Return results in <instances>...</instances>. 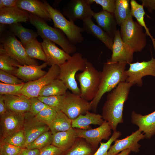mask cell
Here are the masks:
<instances>
[{"mask_svg":"<svg viewBox=\"0 0 155 155\" xmlns=\"http://www.w3.org/2000/svg\"><path fill=\"white\" fill-rule=\"evenodd\" d=\"M0 49H1L20 65H38L36 60L27 55L25 48L15 35L9 30L4 31L1 28Z\"/></svg>","mask_w":155,"mask_h":155,"instance_id":"obj_5","label":"cell"},{"mask_svg":"<svg viewBox=\"0 0 155 155\" xmlns=\"http://www.w3.org/2000/svg\"><path fill=\"white\" fill-rule=\"evenodd\" d=\"M42 2L50 14L55 28L61 30L72 43L75 45L81 43L84 40L82 28L67 20L59 10L54 8L46 1Z\"/></svg>","mask_w":155,"mask_h":155,"instance_id":"obj_8","label":"cell"},{"mask_svg":"<svg viewBox=\"0 0 155 155\" xmlns=\"http://www.w3.org/2000/svg\"><path fill=\"white\" fill-rule=\"evenodd\" d=\"M16 6L43 20L51 21L50 14L44 3L37 0H18Z\"/></svg>","mask_w":155,"mask_h":155,"instance_id":"obj_20","label":"cell"},{"mask_svg":"<svg viewBox=\"0 0 155 155\" xmlns=\"http://www.w3.org/2000/svg\"><path fill=\"white\" fill-rule=\"evenodd\" d=\"M77 137L74 128H72L53 133L52 144L65 152L71 148Z\"/></svg>","mask_w":155,"mask_h":155,"instance_id":"obj_26","label":"cell"},{"mask_svg":"<svg viewBox=\"0 0 155 155\" xmlns=\"http://www.w3.org/2000/svg\"><path fill=\"white\" fill-rule=\"evenodd\" d=\"M74 128L77 137L84 139L96 150L102 140L108 141L109 139L112 130L109 123L105 120L102 125L94 129Z\"/></svg>","mask_w":155,"mask_h":155,"instance_id":"obj_13","label":"cell"},{"mask_svg":"<svg viewBox=\"0 0 155 155\" xmlns=\"http://www.w3.org/2000/svg\"><path fill=\"white\" fill-rule=\"evenodd\" d=\"M95 150L84 138L78 137L71 147L62 155H93Z\"/></svg>","mask_w":155,"mask_h":155,"instance_id":"obj_29","label":"cell"},{"mask_svg":"<svg viewBox=\"0 0 155 155\" xmlns=\"http://www.w3.org/2000/svg\"><path fill=\"white\" fill-rule=\"evenodd\" d=\"M0 141L8 143L16 146L24 148L26 139L22 129L7 136L1 137Z\"/></svg>","mask_w":155,"mask_h":155,"instance_id":"obj_37","label":"cell"},{"mask_svg":"<svg viewBox=\"0 0 155 155\" xmlns=\"http://www.w3.org/2000/svg\"><path fill=\"white\" fill-rule=\"evenodd\" d=\"M63 152L61 149L51 144L40 150L39 155H62Z\"/></svg>","mask_w":155,"mask_h":155,"instance_id":"obj_46","label":"cell"},{"mask_svg":"<svg viewBox=\"0 0 155 155\" xmlns=\"http://www.w3.org/2000/svg\"><path fill=\"white\" fill-rule=\"evenodd\" d=\"M112 54L110 59L111 63H132L134 52L132 49L122 40L120 30H117L115 35L111 50Z\"/></svg>","mask_w":155,"mask_h":155,"instance_id":"obj_14","label":"cell"},{"mask_svg":"<svg viewBox=\"0 0 155 155\" xmlns=\"http://www.w3.org/2000/svg\"><path fill=\"white\" fill-rule=\"evenodd\" d=\"M140 1L142 5L147 9L150 13L153 11L155 12V0H142Z\"/></svg>","mask_w":155,"mask_h":155,"instance_id":"obj_47","label":"cell"},{"mask_svg":"<svg viewBox=\"0 0 155 155\" xmlns=\"http://www.w3.org/2000/svg\"><path fill=\"white\" fill-rule=\"evenodd\" d=\"M131 123L137 126L138 130L143 132L146 139L155 135V111L143 115L133 111L131 114Z\"/></svg>","mask_w":155,"mask_h":155,"instance_id":"obj_19","label":"cell"},{"mask_svg":"<svg viewBox=\"0 0 155 155\" xmlns=\"http://www.w3.org/2000/svg\"><path fill=\"white\" fill-rule=\"evenodd\" d=\"M65 94L48 96H38L37 98L57 112L61 111V108Z\"/></svg>","mask_w":155,"mask_h":155,"instance_id":"obj_38","label":"cell"},{"mask_svg":"<svg viewBox=\"0 0 155 155\" xmlns=\"http://www.w3.org/2000/svg\"><path fill=\"white\" fill-rule=\"evenodd\" d=\"M25 114L18 113L7 110L4 114L0 116L1 137L7 136L23 129Z\"/></svg>","mask_w":155,"mask_h":155,"instance_id":"obj_16","label":"cell"},{"mask_svg":"<svg viewBox=\"0 0 155 155\" xmlns=\"http://www.w3.org/2000/svg\"><path fill=\"white\" fill-rule=\"evenodd\" d=\"M93 17L98 25L113 39L117 30V24L114 13L102 10L94 12Z\"/></svg>","mask_w":155,"mask_h":155,"instance_id":"obj_25","label":"cell"},{"mask_svg":"<svg viewBox=\"0 0 155 155\" xmlns=\"http://www.w3.org/2000/svg\"><path fill=\"white\" fill-rule=\"evenodd\" d=\"M120 34L123 41L129 45L134 52H140L147 43L146 34L142 27L131 16L121 25Z\"/></svg>","mask_w":155,"mask_h":155,"instance_id":"obj_6","label":"cell"},{"mask_svg":"<svg viewBox=\"0 0 155 155\" xmlns=\"http://www.w3.org/2000/svg\"><path fill=\"white\" fill-rule=\"evenodd\" d=\"M26 139L24 148L44 133L50 131L49 126L38 121L29 112L25 114L23 129Z\"/></svg>","mask_w":155,"mask_h":155,"instance_id":"obj_17","label":"cell"},{"mask_svg":"<svg viewBox=\"0 0 155 155\" xmlns=\"http://www.w3.org/2000/svg\"><path fill=\"white\" fill-rule=\"evenodd\" d=\"M130 4L132 16L134 17L138 23L145 29L146 34L151 40L155 51V39L151 34L149 29L147 27L145 22L144 16L146 13L144 6L142 4H140L134 0H131Z\"/></svg>","mask_w":155,"mask_h":155,"instance_id":"obj_30","label":"cell"},{"mask_svg":"<svg viewBox=\"0 0 155 155\" xmlns=\"http://www.w3.org/2000/svg\"><path fill=\"white\" fill-rule=\"evenodd\" d=\"M57 114V111L49 106L42 110L35 117L39 121L49 127L54 119Z\"/></svg>","mask_w":155,"mask_h":155,"instance_id":"obj_39","label":"cell"},{"mask_svg":"<svg viewBox=\"0 0 155 155\" xmlns=\"http://www.w3.org/2000/svg\"><path fill=\"white\" fill-rule=\"evenodd\" d=\"M88 61L81 53L76 52L64 63L59 66L60 72L58 79L73 93L80 95L81 94L75 76L78 71L84 70Z\"/></svg>","mask_w":155,"mask_h":155,"instance_id":"obj_4","label":"cell"},{"mask_svg":"<svg viewBox=\"0 0 155 155\" xmlns=\"http://www.w3.org/2000/svg\"><path fill=\"white\" fill-rule=\"evenodd\" d=\"M131 152L130 149H126L121 151L115 155H129Z\"/></svg>","mask_w":155,"mask_h":155,"instance_id":"obj_51","label":"cell"},{"mask_svg":"<svg viewBox=\"0 0 155 155\" xmlns=\"http://www.w3.org/2000/svg\"><path fill=\"white\" fill-rule=\"evenodd\" d=\"M90 5L88 0H71L63 6V14L73 22L78 20L82 21L92 18L95 12Z\"/></svg>","mask_w":155,"mask_h":155,"instance_id":"obj_12","label":"cell"},{"mask_svg":"<svg viewBox=\"0 0 155 155\" xmlns=\"http://www.w3.org/2000/svg\"><path fill=\"white\" fill-rule=\"evenodd\" d=\"M121 135L119 131L114 132L111 137L106 142H100L99 147L93 155H108V152L112 144Z\"/></svg>","mask_w":155,"mask_h":155,"instance_id":"obj_41","label":"cell"},{"mask_svg":"<svg viewBox=\"0 0 155 155\" xmlns=\"http://www.w3.org/2000/svg\"><path fill=\"white\" fill-rule=\"evenodd\" d=\"M47 65L46 62L40 65H19L16 76L26 82L35 80L46 74L47 72L42 69Z\"/></svg>","mask_w":155,"mask_h":155,"instance_id":"obj_21","label":"cell"},{"mask_svg":"<svg viewBox=\"0 0 155 155\" xmlns=\"http://www.w3.org/2000/svg\"><path fill=\"white\" fill-rule=\"evenodd\" d=\"M91 110L90 102L80 95L67 92L61 108L62 111L71 120L85 114Z\"/></svg>","mask_w":155,"mask_h":155,"instance_id":"obj_10","label":"cell"},{"mask_svg":"<svg viewBox=\"0 0 155 155\" xmlns=\"http://www.w3.org/2000/svg\"><path fill=\"white\" fill-rule=\"evenodd\" d=\"M7 111L4 95H0V115L4 114Z\"/></svg>","mask_w":155,"mask_h":155,"instance_id":"obj_49","label":"cell"},{"mask_svg":"<svg viewBox=\"0 0 155 155\" xmlns=\"http://www.w3.org/2000/svg\"><path fill=\"white\" fill-rule=\"evenodd\" d=\"M49 127L52 134L67 131L72 128V120L61 111H58Z\"/></svg>","mask_w":155,"mask_h":155,"instance_id":"obj_32","label":"cell"},{"mask_svg":"<svg viewBox=\"0 0 155 155\" xmlns=\"http://www.w3.org/2000/svg\"><path fill=\"white\" fill-rule=\"evenodd\" d=\"M5 7H16L18 0H2Z\"/></svg>","mask_w":155,"mask_h":155,"instance_id":"obj_50","label":"cell"},{"mask_svg":"<svg viewBox=\"0 0 155 155\" xmlns=\"http://www.w3.org/2000/svg\"><path fill=\"white\" fill-rule=\"evenodd\" d=\"M41 43L45 55L47 65L60 66L69 59L71 56L63 50L58 47L55 43L46 39Z\"/></svg>","mask_w":155,"mask_h":155,"instance_id":"obj_18","label":"cell"},{"mask_svg":"<svg viewBox=\"0 0 155 155\" xmlns=\"http://www.w3.org/2000/svg\"><path fill=\"white\" fill-rule=\"evenodd\" d=\"M0 80L1 82L9 84L18 85L24 83L16 76L0 69Z\"/></svg>","mask_w":155,"mask_h":155,"instance_id":"obj_44","label":"cell"},{"mask_svg":"<svg viewBox=\"0 0 155 155\" xmlns=\"http://www.w3.org/2000/svg\"><path fill=\"white\" fill-rule=\"evenodd\" d=\"M40 150L37 149L23 148L18 155H39Z\"/></svg>","mask_w":155,"mask_h":155,"instance_id":"obj_48","label":"cell"},{"mask_svg":"<svg viewBox=\"0 0 155 155\" xmlns=\"http://www.w3.org/2000/svg\"><path fill=\"white\" fill-rule=\"evenodd\" d=\"M67 89L63 82L59 79H57L44 87L40 91L39 96L62 95L66 93Z\"/></svg>","mask_w":155,"mask_h":155,"instance_id":"obj_33","label":"cell"},{"mask_svg":"<svg viewBox=\"0 0 155 155\" xmlns=\"http://www.w3.org/2000/svg\"><path fill=\"white\" fill-rule=\"evenodd\" d=\"M29 15L27 12L17 6L5 7L0 9V23L1 24H12L26 22L28 21Z\"/></svg>","mask_w":155,"mask_h":155,"instance_id":"obj_22","label":"cell"},{"mask_svg":"<svg viewBox=\"0 0 155 155\" xmlns=\"http://www.w3.org/2000/svg\"><path fill=\"white\" fill-rule=\"evenodd\" d=\"M126 63H111L108 60L104 64L101 71L98 90L95 98L90 102L91 110L96 112L98 105L103 95L111 91L120 83L126 81Z\"/></svg>","mask_w":155,"mask_h":155,"instance_id":"obj_2","label":"cell"},{"mask_svg":"<svg viewBox=\"0 0 155 155\" xmlns=\"http://www.w3.org/2000/svg\"><path fill=\"white\" fill-rule=\"evenodd\" d=\"M30 100V106L28 112L32 116H35L42 110L49 106L37 98H31Z\"/></svg>","mask_w":155,"mask_h":155,"instance_id":"obj_43","label":"cell"},{"mask_svg":"<svg viewBox=\"0 0 155 155\" xmlns=\"http://www.w3.org/2000/svg\"><path fill=\"white\" fill-rule=\"evenodd\" d=\"M88 1L91 4L95 3L100 5L103 10L114 13L116 3L115 0H88Z\"/></svg>","mask_w":155,"mask_h":155,"instance_id":"obj_45","label":"cell"},{"mask_svg":"<svg viewBox=\"0 0 155 155\" xmlns=\"http://www.w3.org/2000/svg\"><path fill=\"white\" fill-rule=\"evenodd\" d=\"M25 83L18 84L12 85L0 82V95H19L22 94V90Z\"/></svg>","mask_w":155,"mask_h":155,"instance_id":"obj_40","label":"cell"},{"mask_svg":"<svg viewBox=\"0 0 155 155\" xmlns=\"http://www.w3.org/2000/svg\"><path fill=\"white\" fill-rule=\"evenodd\" d=\"M26 53L31 58L38 59L46 62V56L43 49L41 43L36 38H34L24 47Z\"/></svg>","mask_w":155,"mask_h":155,"instance_id":"obj_34","label":"cell"},{"mask_svg":"<svg viewBox=\"0 0 155 155\" xmlns=\"http://www.w3.org/2000/svg\"><path fill=\"white\" fill-rule=\"evenodd\" d=\"M5 6H4L2 0H0V9H1L4 7Z\"/></svg>","mask_w":155,"mask_h":155,"instance_id":"obj_52","label":"cell"},{"mask_svg":"<svg viewBox=\"0 0 155 155\" xmlns=\"http://www.w3.org/2000/svg\"><path fill=\"white\" fill-rule=\"evenodd\" d=\"M53 134L50 131L42 134L28 145L26 148L40 150L52 144Z\"/></svg>","mask_w":155,"mask_h":155,"instance_id":"obj_36","label":"cell"},{"mask_svg":"<svg viewBox=\"0 0 155 155\" xmlns=\"http://www.w3.org/2000/svg\"><path fill=\"white\" fill-rule=\"evenodd\" d=\"M129 64V69L125 71L127 77L125 82L133 86H142V78L145 76L150 75L155 78V58L152 56L148 61L132 63Z\"/></svg>","mask_w":155,"mask_h":155,"instance_id":"obj_9","label":"cell"},{"mask_svg":"<svg viewBox=\"0 0 155 155\" xmlns=\"http://www.w3.org/2000/svg\"><path fill=\"white\" fill-rule=\"evenodd\" d=\"M100 74L101 72L88 61L82 72L76 74V78L80 85V96L82 98L91 101L95 98L99 88Z\"/></svg>","mask_w":155,"mask_h":155,"instance_id":"obj_7","label":"cell"},{"mask_svg":"<svg viewBox=\"0 0 155 155\" xmlns=\"http://www.w3.org/2000/svg\"><path fill=\"white\" fill-rule=\"evenodd\" d=\"M4 96L7 110L21 114L29 111L31 104L30 98L25 96L21 94Z\"/></svg>","mask_w":155,"mask_h":155,"instance_id":"obj_23","label":"cell"},{"mask_svg":"<svg viewBox=\"0 0 155 155\" xmlns=\"http://www.w3.org/2000/svg\"><path fill=\"white\" fill-rule=\"evenodd\" d=\"M132 86L126 82H121L107 96L102 107L101 115L103 119L109 123L113 132L117 131L119 124L124 122V104L127 99Z\"/></svg>","mask_w":155,"mask_h":155,"instance_id":"obj_1","label":"cell"},{"mask_svg":"<svg viewBox=\"0 0 155 155\" xmlns=\"http://www.w3.org/2000/svg\"><path fill=\"white\" fill-rule=\"evenodd\" d=\"M9 30L20 38L24 47L38 36L37 32L24 27L20 23L9 25Z\"/></svg>","mask_w":155,"mask_h":155,"instance_id":"obj_28","label":"cell"},{"mask_svg":"<svg viewBox=\"0 0 155 155\" xmlns=\"http://www.w3.org/2000/svg\"><path fill=\"white\" fill-rule=\"evenodd\" d=\"M145 138L144 133L138 129L125 138L120 140L117 139L114 142L113 145L109 148L108 155H115L128 149H130L131 152L137 153L140 151L141 146L138 142Z\"/></svg>","mask_w":155,"mask_h":155,"instance_id":"obj_15","label":"cell"},{"mask_svg":"<svg viewBox=\"0 0 155 155\" xmlns=\"http://www.w3.org/2000/svg\"><path fill=\"white\" fill-rule=\"evenodd\" d=\"M82 21L84 31L101 41L108 49L111 50L113 39L108 35L102 28L95 24L92 18L86 19Z\"/></svg>","mask_w":155,"mask_h":155,"instance_id":"obj_24","label":"cell"},{"mask_svg":"<svg viewBox=\"0 0 155 155\" xmlns=\"http://www.w3.org/2000/svg\"><path fill=\"white\" fill-rule=\"evenodd\" d=\"M20 65L15 60L0 49V69L16 76L18 66Z\"/></svg>","mask_w":155,"mask_h":155,"instance_id":"obj_35","label":"cell"},{"mask_svg":"<svg viewBox=\"0 0 155 155\" xmlns=\"http://www.w3.org/2000/svg\"><path fill=\"white\" fill-rule=\"evenodd\" d=\"M23 148L0 141V155H18Z\"/></svg>","mask_w":155,"mask_h":155,"instance_id":"obj_42","label":"cell"},{"mask_svg":"<svg viewBox=\"0 0 155 155\" xmlns=\"http://www.w3.org/2000/svg\"><path fill=\"white\" fill-rule=\"evenodd\" d=\"M28 13V21L36 28L38 35L43 40H47L57 44L69 54L75 52V45L69 40L61 30L49 26L43 20Z\"/></svg>","mask_w":155,"mask_h":155,"instance_id":"obj_3","label":"cell"},{"mask_svg":"<svg viewBox=\"0 0 155 155\" xmlns=\"http://www.w3.org/2000/svg\"><path fill=\"white\" fill-rule=\"evenodd\" d=\"M60 66H51L44 75L35 80L25 83L22 90V94L29 98H37L41 90L54 80L58 79Z\"/></svg>","mask_w":155,"mask_h":155,"instance_id":"obj_11","label":"cell"},{"mask_svg":"<svg viewBox=\"0 0 155 155\" xmlns=\"http://www.w3.org/2000/svg\"><path fill=\"white\" fill-rule=\"evenodd\" d=\"M113 13L117 25L120 26L124 22L132 16L129 0H116Z\"/></svg>","mask_w":155,"mask_h":155,"instance_id":"obj_31","label":"cell"},{"mask_svg":"<svg viewBox=\"0 0 155 155\" xmlns=\"http://www.w3.org/2000/svg\"><path fill=\"white\" fill-rule=\"evenodd\" d=\"M101 115L87 111L84 115H80L76 119L72 120V128L88 130L92 129L90 125H100L103 123Z\"/></svg>","mask_w":155,"mask_h":155,"instance_id":"obj_27","label":"cell"}]
</instances>
